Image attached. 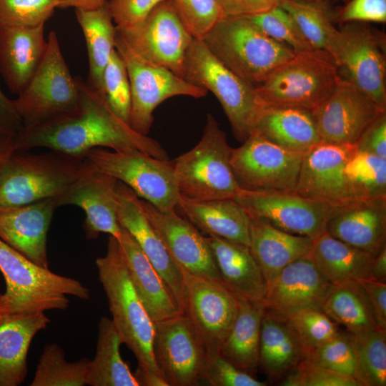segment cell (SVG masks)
<instances>
[{"label":"cell","mask_w":386,"mask_h":386,"mask_svg":"<svg viewBox=\"0 0 386 386\" xmlns=\"http://www.w3.org/2000/svg\"><path fill=\"white\" fill-rule=\"evenodd\" d=\"M77 107L16 136V151L45 147L68 155L84 157L94 148L113 151L137 149L155 158L168 159L156 140L134 131L109 107L104 96L79 78Z\"/></svg>","instance_id":"6da1fadb"},{"label":"cell","mask_w":386,"mask_h":386,"mask_svg":"<svg viewBox=\"0 0 386 386\" xmlns=\"http://www.w3.org/2000/svg\"><path fill=\"white\" fill-rule=\"evenodd\" d=\"M112 322L123 343L134 355L138 380L161 377L153 354L154 322L151 319L132 282L118 239L109 235L107 251L96 259ZM165 380V379H164Z\"/></svg>","instance_id":"7a4b0ae2"},{"label":"cell","mask_w":386,"mask_h":386,"mask_svg":"<svg viewBox=\"0 0 386 386\" xmlns=\"http://www.w3.org/2000/svg\"><path fill=\"white\" fill-rule=\"evenodd\" d=\"M0 272L6 290L0 293V317L66 310L71 295L88 300L89 290L79 281L44 268L0 239Z\"/></svg>","instance_id":"3957f363"},{"label":"cell","mask_w":386,"mask_h":386,"mask_svg":"<svg viewBox=\"0 0 386 386\" xmlns=\"http://www.w3.org/2000/svg\"><path fill=\"white\" fill-rule=\"evenodd\" d=\"M201 40L222 64L255 86L297 53L267 36L248 16L222 18Z\"/></svg>","instance_id":"277c9868"},{"label":"cell","mask_w":386,"mask_h":386,"mask_svg":"<svg viewBox=\"0 0 386 386\" xmlns=\"http://www.w3.org/2000/svg\"><path fill=\"white\" fill-rule=\"evenodd\" d=\"M89 167L84 157L55 151L40 154L16 151L0 176V206L56 198Z\"/></svg>","instance_id":"5b68a950"},{"label":"cell","mask_w":386,"mask_h":386,"mask_svg":"<svg viewBox=\"0 0 386 386\" xmlns=\"http://www.w3.org/2000/svg\"><path fill=\"white\" fill-rule=\"evenodd\" d=\"M341 76L331 55L324 50L299 51L256 86L264 107H287L312 112L330 94Z\"/></svg>","instance_id":"8992f818"},{"label":"cell","mask_w":386,"mask_h":386,"mask_svg":"<svg viewBox=\"0 0 386 386\" xmlns=\"http://www.w3.org/2000/svg\"><path fill=\"white\" fill-rule=\"evenodd\" d=\"M183 78L216 96L238 141L252 134L264 108L256 86L222 64L201 39H194L187 50Z\"/></svg>","instance_id":"52a82bcc"},{"label":"cell","mask_w":386,"mask_h":386,"mask_svg":"<svg viewBox=\"0 0 386 386\" xmlns=\"http://www.w3.org/2000/svg\"><path fill=\"white\" fill-rule=\"evenodd\" d=\"M232 149L208 114L199 142L172 160L179 194L194 200L234 199L242 189L231 166Z\"/></svg>","instance_id":"ba28073f"},{"label":"cell","mask_w":386,"mask_h":386,"mask_svg":"<svg viewBox=\"0 0 386 386\" xmlns=\"http://www.w3.org/2000/svg\"><path fill=\"white\" fill-rule=\"evenodd\" d=\"M79 100V78L71 74L56 34L51 31L38 68L13 100L23 129L36 127L73 111Z\"/></svg>","instance_id":"9c48e42d"},{"label":"cell","mask_w":386,"mask_h":386,"mask_svg":"<svg viewBox=\"0 0 386 386\" xmlns=\"http://www.w3.org/2000/svg\"><path fill=\"white\" fill-rule=\"evenodd\" d=\"M337 29L327 52L342 77L386 111L385 35L365 23L349 22Z\"/></svg>","instance_id":"30bf717a"},{"label":"cell","mask_w":386,"mask_h":386,"mask_svg":"<svg viewBox=\"0 0 386 386\" xmlns=\"http://www.w3.org/2000/svg\"><path fill=\"white\" fill-rule=\"evenodd\" d=\"M84 157L94 169L124 183L160 211L176 209L179 192L172 161L137 149L111 152L98 147Z\"/></svg>","instance_id":"8fae6325"},{"label":"cell","mask_w":386,"mask_h":386,"mask_svg":"<svg viewBox=\"0 0 386 386\" xmlns=\"http://www.w3.org/2000/svg\"><path fill=\"white\" fill-rule=\"evenodd\" d=\"M117 35L143 60L183 78L185 54L194 39L172 0H164L142 21L117 27Z\"/></svg>","instance_id":"7c38bea8"},{"label":"cell","mask_w":386,"mask_h":386,"mask_svg":"<svg viewBox=\"0 0 386 386\" xmlns=\"http://www.w3.org/2000/svg\"><path fill=\"white\" fill-rule=\"evenodd\" d=\"M115 49L122 59L131 89L130 127L147 135L154 122L156 107L169 98L188 96L202 98L205 89L192 84L169 69L149 63L134 54L117 35Z\"/></svg>","instance_id":"4fadbf2b"},{"label":"cell","mask_w":386,"mask_h":386,"mask_svg":"<svg viewBox=\"0 0 386 386\" xmlns=\"http://www.w3.org/2000/svg\"><path fill=\"white\" fill-rule=\"evenodd\" d=\"M304 156L252 133L240 147L232 148L230 162L242 190L293 192Z\"/></svg>","instance_id":"5bb4252c"},{"label":"cell","mask_w":386,"mask_h":386,"mask_svg":"<svg viewBox=\"0 0 386 386\" xmlns=\"http://www.w3.org/2000/svg\"><path fill=\"white\" fill-rule=\"evenodd\" d=\"M180 269L184 291L183 313L205 354L219 353L236 317L238 298L222 282L192 274L182 267Z\"/></svg>","instance_id":"9a60e30c"},{"label":"cell","mask_w":386,"mask_h":386,"mask_svg":"<svg viewBox=\"0 0 386 386\" xmlns=\"http://www.w3.org/2000/svg\"><path fill=\"white\" fill-rule=\"evenodd\" d=\"M234 199L248 216L264 219L275 227L315 239L326 231L337 207L304 197L293 192L241 190Z\"/></svg>","instance_id":"2e32d148"},{"label":"cell","mask_w":386,"mask_h":386,"mask_svg":"<svg viewBox=\"0 0 386 386\" xmlns=\"http://www.w3.org/2000/svg\"><path fill=\"white\" fill-rule=\"evenodd\" d=\"M153 354L169 386L198 385L205 352L184 313L154 322Z\"/></svg>","instance_id":"e0dca14e"},{"label":"cell","mask_w":386,"mask_h":386,"mask_svg":"<svg viewBox=\"0 0 386 386\" xmlns=\"http://www.w3.org/2000/svg\"><path fill=\"white\" fill-rule=\"evenodd\" d=\"M382 112L385 111L341 76L311 114L322 142L356 144L365 129Z\"/></svg>","instance_id":"ac0fdd59"},{"label":"cell","mask_w":386,"mask_h":386,"mask_svg":"<svg viewBox=\"0 0 386 386\" xmlns=\"http://www.w3.org/2000/svg\"><path fill=\"white\" fill-rule=\"evenodd\" d=\"M357 151L355 144L321 142L305 154L295 192L331 206L356 200L345 167Z\"/></svg>","instance_id":"d6986e66"},{"label":"cell","mask_w":386,"mask_h":386,"mask_svg":"<svg viewBox=\"0 0 386 386\" xmlns=\"http://www.w3.org/2000/svg\"><path fill=\"white\" fill-rule=\"evenodd\" d=\"M143 211L174 261L188 272L222 282L205 237L176 209L162 212L140 199Z\"/></svg>","instance_id":"ffe728a7"},{"label":"cell","mask_w":386,"mask_h":386,"mask_svg":"<svg viewBox=\"0 0 386 386\" xmlns=\"http://www.w3.org/2000/svg\"><path fill=\"white\" fill-rule=\"evenodd\" d=\"M117 219L162 277L172 292L180 311L184 312V291L182 274L159 234L146 217L140 198L124 183L117 181L116 187Z\"/></svg>","instance_id":"44dd1931"},{"label":"cell","mask_w":386,"mask_h":386,"mask_svg":"<svg viewBox=\"0 0 386 386\" xmlns=\"http://www.w3.org/2000/svg\"><path fill=\"white\" fill-rule=\"evenodd\" d=\"M117 181L89 164V167L56 198L59 207L76 205L85 212L84 227L87 239H96L102 232L119 238L122 227L117 214Z\"/></svg>","instance_id":"7402d4cb"},{"label":"cell","mask_w":386,"mask_h":386,"mask_svg":"<svg viewBox=\"0 0 386 386\" xmlns=\"http://www.w3.org/2000/svg\"><path fill=\"white\" fill-rule=\"evenodd\" d=\"M56 198L0 206V239L40 267L49 269L46 240Z\"/></svg>","instance_id":"603a6c76"},{"label":"cell","mask_w":386,"mask_h":386,"mask_svg":"<svg viewBox=\"0 0 386 386\" xmlns=\"http://www.w3.org/2000/svg\"><path fill=\"white\" fill-rule=\"evenodd\" d=\"M305 255L287 265L267 288L264 307L285 315L301 310H322L332 287Z\"/></svg>","instance_id":"cb8c5ba5"},{"label":"cell","mask_w":386,"mask_h":386,"mask_svg":"<svg viewBox=\"0 0 386 386\" xmlns=\"http://www.w3.org/2000/svg\"><path fill=\"white\" fill-rule=\"evenodd\" d=\"M326 232L376 256L386 247V198L356 199L337 207Z\"/></svg>","instance_id":"d4e9b609"},{"label":"cell","mask_w":386,"mask_h":386,"mask_svg":"<svg viewBox=\"0 0 386 386\" xmlns=\"http://www.w3.org/2000/svg\"><path fill=\"white\" fill-rule=\"evenodd\" d=\"M44 24L0 27V74L19 95L38 68L46 51Z\"/></svg>","instance_id":"484cf974"},{"label":"cell","mask_w":386,"mask_h":386,"mask_svg":"<svg viewBox=\"0 0 386 386\" xmlns=\"http://www.w3.org/2000/svg\"><path fill=\"white\" fill-rule=\"evenodd\" d=\"M222 283L237 297L264 304L267 286L249 246L205 237Z\"/></svg>","instance_id":"4316f807"},{"label":"cell","mask_w":386,"mask_h":386,"mask_svg":"<svg viewBox=\"0 0 386 386\" xmlns=\"http://www.w3.org/2000/svg\"><path fill=\"white\" fill-rule=\"evenodd\" d=\"M249 248L267 288L292 262L305 256L313 239L284 232L267 220L249 216Z\"/></svg>","instance_id":"83f0119b"},{"label":"cell","mask_w":386,"mask_h":386,"mask_svg":"<svg viewBox=\"0 0 386 386\" xmlns=\"http://www.w3.org/2000/svg\"><path fill=\"white\" fill-rule=\"evenodd\" d=\"M305 357L287 317L264 308L261 322L259 366L272 381H281Z\"/></svg>","instance_id":"f1b7e54d"},{"label":"cell","mask_w":386,"mask_h":386,"mask_svg":"<svg viewBox=\"0 0 386 386\" xmlns=\"http://www.w3.org/2000/svg\"><path fill=\"white\" fill-rule=\"evenodd\" d=\"M49 322L44 312L0 317V386H17L24 381L29 346Z\"/></svg>","instance_id":"f546056e"},{"label":"cell","mask_w":386,"mask_h":386,"mask_svg":"<svg viewBox=\"0 0 386 386\" xmlns=\"http://www.w3.org/2000/svg\"><path fill=\"white\" fill-rule=\"evenodd\" d=\"M117 239L133 285L153 322L182 313L167 285L132 236L122 227Z\"/></svg>","instance_id":"4dcf8cb0"},{"label":"cell","mask_w":386,"mask_h":386,"mask_svg":"<svg viewBox=\"0 0 386 386\" xmlns=\"http://www.w3.org/2000/svg\"><path fill=\"white\" fill-rule=\"evenodd\" d=\"M177 208L208 236L249 246V216L234 199L194 200L179 194Z\"/></svg>","instance_id":"1f68e13d"},{"label":"cell","mask_w":386,"mask_h":386,"mask_svg":"<svg viewBox=\"0 0 386 386\" xmlns=\"http://www.w3.org/2000/svg\"><path fill=\"white\" fill-rule=\"evenodd\" d=\"M252 133L302 154L322 142L311 112L295 108L264 107Z\"/></svg>","instance_id":"d6a6232c"},{"label":"cell","mask_w":386,"mask_h":386,"mask_svg":"<svg viewBox=\"0 0 386 386\" xmlns=\"http://www.w3.org/2000/svg\"><path fill=\"white\" fill-rule=\"evenodd\" d=\"M306 255L332 284L368 279L375 257L333 237L326 231L313 239Z\"/></svg>","instance_id":"836d02e7"},{"label":"cell","mask_w":386,"mask_h":386,"mask_svg":"<svg viewBox=\"0 0 386 386\" xmlns=\"http://www.w3.org/2000/svg\"><path fill=\"white\" fill-rule=\"evenodd\" d=\"M237 298V315L219 353L241 370L252 374L259 366L261 322L265 307L262 302Z\"/></svg>","instance_id":"e575fe53"},{"label":"cell","mask_w":386,"mask_h":386,"mask_svg":"<svg viewBox=\"0 0 386 386\" xmlns=\"http://www.w3.org/2000/svg\"><path fill=\"white\" fill-rule=\"evenodd\" d=\"M86 44L89 74L86 84L102 95L103 73L115 50L117 27L106 6L91 10L75 9Z\"/></svg>","instance_id":"d590c367"},{"label":"cell","mask_w":386,"mask_h":386,"mask_svg":"<svg viewBox=\"0 0 386 386\" xmlns=\"http://www.w3.org/2000/svg\"><path fill=\"white\" fill-rule=\"evenodd\" d=\"M96 355L88 366L86 385L91 386H139L120 354L123 341L112 320L99 322Z\"/></svg>","instance_id":"8d00e7d4"},{"label":"cell","mask_w":386,"mask_h":386,"mask_svg":"<svg viewBox=\"0 0 386 386\" xmlns=\"http://www.w3.org/2000/svg\"><path fill=\"white\" fill-rule=\"evenodd\" d=\"M322 310L335 322L343 325L354 336L379 328L367 294L357 280L332 284Z\"/></svg>","instance_id":"74e56055"},{"label":"cell","mask_w":386,"mask_h":386,"mask_svg":"<svg viewBox=\"0 0 386 386\" xmlns=\"http://www.w3.org/2000/svg\"><path fill=\"white\" fill-rule=\"evenodd\" d=\"M90 360L74 362L65 360L64 350L56 343L44 346L31 386H84Z\"/></svg>","instance_id":"f35d334b"},{"label":"cell","mask_w":386,"mask_h":386,"mask_svg":"<svg viewBox=\"0 0 386 386\" xmlns=\"http://www.w3.org/2000/svg\"><path fill=\"white\" fill-rule=\"evenodd\" d=\"M345 174L357 199L386 198V159L356 151L345 167Z\"/></svg>","instance_id":"ab89813d"},{"label":"cell","mask_w":386,"mask_h":386,"mask_svg":"<svg viewBox=\"0 0 386 386\" xmlns=\"http://www.w3.org/2000/svg\"><path fill=\"white\" fill-rule=\"evenodd\" d=\"M357 373L361 386L386 385V330L375 329L354 336Z\"/></svg>","instance_id":"60d3db41"},{"label":"cell","mask_w":386,"mask_h":386,"mask_svg":"<svg viewBox=\"0 0 386 386\" xmlns=\"http://www.w3.org/2000/svg\"><path fill=\"white\" fill-rule=\"evenodd\" d=\"M279 5L292 17L313 49L327 52L337 29L333 25L327 8L291 0H280Z\"/></svg>","instance_id":"b9f144b4"},{"label":"cell","mask_w":386,"mask_h":386,"mask_svg":"<svg viewBox=\"0 0 386 386\" xmlns=\"http://www.w3.org/2000/svg\"><path fill=\"white\" fill-rule=\"evenodd\" d=\"M286 316L303 347L305 357L340 332L337 323L320 309H304Z\"/></svg>","instance_id":"7bdbcfd3"},{"label":"cell","mask_w":386,"mask_h":386,"mask_svg":"<svg viewBox=\"0 0 386 386\" xmlns=\"http://www.w3.org/2000/svg\"><path fill=\"white\" fill-rule=\"evenodd\" d=\"M102 96L111 110L130 126L131 89L125 64L116 49L103 73Z\"/></svg>","instance_id":"ee69618b"},{"label":"cell","mask_w":386,"mask_h":386,"mask_svg":"<svg viewBox=\"0 0 386 386\" xmlns=\"http://www.w3.org/2000/svg\"><path fill=\"white\" fill-rule=\"evenodd\" d=\"M305 360L355 379L357 359L354 337L350 333L340 331L331 340L310 352Z\"/></svg>","instance_id":"f6af8a7d"},{"label":"cell","mask_w":386,"mask_h":386,"mask_svg":"<svg viewBox=\"0 0 386 386\" xmlns=\"http://www.w3.org/2000/svg\"><path fill=\"white\" fill-rule=\"evenodd\" d=\"M247 16L267 36L296 52L313 49L292 17L279 5L264 12Z\"/></svg>","instance_id":"bcb514c9"},{"label":"cell","mask_w":386,"mask_h":386,"mask_svg":"<svg viewBox=\"0 0 386 386\" xmlns=\"http://www.w3.org/2000/svg\"><path fill=\"white\" fill-rule=\"evenodd\" d=\"M61 0H0V27H34L59 8Z\"/></svg>","instance_id":"7dc6e473"},{"label":"cell","mask_w":386,"mask_h":386,"mask_svg":"<svg viewBox=\"0 0 386 386\" xmlns=\"http://www.w3.org/2000/svg\"><path fill=\"white\" fill-rule=\"evenodd\" d=\"M194 39H202L222 19L218 0H172Z\"/></svg>","instance_id":"c3c4849f"},{"label":"cell","mask_w":386,"mask_h":386,"mask_svg":"<svg viewBox=\"0 0 386 386\" xmlns=\"http://www.w3.org/2000/svg\"><path fill=\"white\" fill-rule=\"evenodd\" d=\"M212 386H265L256 379L222 357L220 353L205 354L200 380Z\"/></svg>","instance_id":"681fc988"},{"label":"cell","mask_w":386,"mask_h":386,"mask_svg":"<svg viewBox=\"0 0 386 386\" xmlns=\"http://www.w3.org/2000/svg\"><path fill=\"white\" fill-rule=\"evenodd\" d=\"M284 386H361L353 377L312 364L303 359L280 381Z\"/></svg>","instance_id":"f907efd6"},{"label":"cell","mask_w":386,"mask_h":386,"mask_svg":"<svg viewBox=\"0 0 386 386\" xmlns=\"http://www.w3.org/2000/svg\"><path fill=\"white\" fill-rule=\"evenodd\" d=\"M164 0H107L106 6L117 28L142 21Z\"/></svg>","instance_id":"816d5d0a"},{"label":"cell","mask_w":386,"mask_h":386,"mask_svg":"<svg viewBox=\"0 0 386 386\" xmlns=\"http://www.w3.org/2000/svg\"><path fill=\"white\" fill-rule=\"evenodd\" d=\"M342 23L386 21V0H348L338 11Z\"/></svg>","instance_id":"f5cc1de1"},{"label":"cell","mask_w":386,"mask_h":386,"mask_svg":"<svg viewBox=\"0 0 386 386\" xmlns=\"http://www.w3.org/2000/svg\"><path fill=\"white\" fill-rule=\"evenodd\" d=\"M355 145L357 151L386 159V111L380 112L369 124Z\"/></svg>","instance_id":"db71d44e"},{"label":"cell","mask_w":386,"mask_h":386,"mask_svg":"<svg viewBox=\"0 0 386 386\" xmlns=\"http://www.w3.org/2000/svg\"><path fill=\"white\" fill-rule=\"evenodd\" d=\"M280 0H218L222 19L258 14L278 6Z\"/></svg>","instance_id":"11a10c76"},{"label":"cell","mask_w":386,"mask_h":386,"mask_svg":"<svg viewBox=\"0 0 386 386\" xmlns=\"http://www.w3.org/2000/svg\"><path fill=\"white\" fill-rule=\"evenodd\" d=\"M358 281L367 294L377 327L386 330V282L372 279Z\"/></svg>","instance_id":"9f6ffc18"},{"label":"cell","mask_w":386,"mask_h":386,"mask_svg":"<svg viewBox=\"0 0 386 386\" xmlns=\"http://www.w3.org/2000/svg\"><path fill=\"white\" fill-rule=\"evenodd\" d=\"M23 129L13 99L7 97L0 87V132L17 135Z\"/></svg>","instance_id":"6f0895ef"},{"label":"cell","mask_w":386,"mask_h":386,"mask_svg":"<svg viewBox=\"0 0 386 386\" xmlns=\"http://www.w3.org/2000/svg\"><path fill=\"white\" fill-rule=\"evenodd\" d=\"M16 136L0 132V176L7 161L16 151Z\"/></svg>","instance_id":"680465c9"},{"label":"cell","mask_w":386,"mask_h":386,"mask_svg":"<svg viewBox=\"0 0 386 386\" xmlns=\"http://www.w3.org/2000/svg\"><path fill=\"white\" fill-rule=\"evenodd\" d=\"M368 279L386 282V247L375 256Z\"/></svg>","instance_id":"91938a15"},{"label":"cell","mask_w":386,"mask_h":386,"mask_svg":"<svg viewBox=\"0 0 386 386\" xmlns=\"http://www.w3.org/2000/svg\"><path fill=\"white\" fill-rule=\"evenodd\" d=\"M107 0H61L58 9L74 8L91 10L100 8Z\"/></svg>","instance_id":"94428289"},{"label":"cell","mask_w":386,"mask_h":386,"mask_svg":"<svg viewBox=\"0 0 386 386\" xmlns=\"http://www.w3.org/2000/svg\"><path fill=\"white\" fill-rule=\"evenodd\" d=\"M291 1L315 4V5L324 7V8H327L326 4H325V2H326L325 0H291Z\"/></svg>","instance_id":"6125c7cd"},{"label":"cell","mask_w":386,"mask_h":386,"mask_svg":"<svg viewBox=\"0 0 386 386\" xmlns=\"http://www.w3.org/2000/svg\"><path fill=\"white\" fill-rule=\"evenodd\" d=\"M329 1V0H325V1ZM333 1H346V2H347L348 0H333Z\"/></svg>","instance_id":"be15d7a7"}]
</instances>
